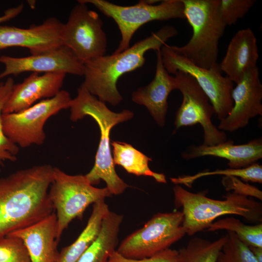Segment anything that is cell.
Here are the masks:
<instances>
[{
    "label": "cell",
    "mask_w": 262,
    "mask_h": 262,
    "mask_svg": "<svg viewBox=\"0 0 262 262\" xmlns=\"http://www.w3.org/2000/svg\"><path fill=\"white\" fill-rule=\"evenodd\" d=\"M53 169L49 164L35 165L0 178V238L54 212L49 195Z\"/></svg>",
    "instance_id": "1"
},
{
    "label": "cell",
    "mask_w": 262,
    "mask_h": 262,
    "mask_svg": "<svg viewBox=\"0 0 262 262\" xmlns=\"http://www.w3.org/2000/svg\"><path fill=\"white\" fill-rule=\"evenodd\" d=\"M178 34L174 26L166 25L121 52L105 55L83 63L84 81L80 86L101 101L118 105L123 99L116 85L119 78L141 67L148 50L160 49L169 39Z\"/></svg>",
    "instance_id": "2"
},
{
    "label": "cell",
    "mask_w": 262,
    "mask_h": 262,
    "mask_svg": "<svg viewBox=\"0 0 262 262\" xmlns=\"http://www.w3.org/2000/svg\"><path fill=\"white\" fill-rule=\"evenodd\" d=\"M70 119L77 121L85 116L92 117L98 124L100 132V141L95 156V164L85 175L92 185L104 180L111 195L122 194L129 187L117 174L110 147V133L111 129L118 123L131 119L133 113L129 110L115 113L110 110L105 103L99 100L85 89L80 87L77 96L72 99Z\"/></svg>",
    "instance_id": "3"
},
{
    "label": "cell",
    "mask_w": 262,
    "mask_h": 262,
    "mask_svg": "<svg viewBox=\"0 0 262 262\" xmlns=\"http://www.w3.org/2000/svg\"><path fill=\"white\" fill-rule=\"evenodd\" d=\"M173 190L175 207L182 208L183 226L189 236L207 229L224 215H239L251 222L262 221V203L246 196L229 192L224 200H216L207 197L205 192L192 193L180 185Z\"/></svg>",
    "instance_id": "4"
},
{
    "label": "cell",
    "mask_w": 262,
    "mask_h": 262,
    "mask_svg": "<svg viewBox=\"0 0 262 262\" xmlns=\"http://www.w3.org/2000/svg\"><path fill=\"white\" fill-rule=\"evenodd\" d=\"M182 0L193 34L185 45L172 48L201 68H218L219 42L226 27L219 13L220 0Z\"/></svg>",
    "instance_id": "5"
},
{
    "label": "cell",
    "mask_w": 262,
    "mask_h": 262,
    "mask_svg": "<svg viewBox=\"0 0 262 262\" xmlns=\"http://www.w3.org/2000/svg\"><path fill=\"white\" fill-rule=\"evenodd\" d=\"M90 4L103 14L112 18L121 34L118 47L113 53H118L129 49L132 37L144 24L153 21L185 19L184 6L182 0H139L133 5H120L105 0H80Z\"/></svg>",
    "instance_id": "6"
},
{
    "label": "cell",
    "mask_w": 262,
    "mask_h": 262,
    "mask_svg": "<svg viewBox=\"0 0 262 262\" xmlns=\"http://www.w3.org/2000/svg\"><path fill=\"white\" fill-rule=\"evenodd\" d=\"M49 195L56 211L57 240L75 218H81L91 204L111 196L106 187L92 185L85 175H71L54 167Z\"/></svg>",
    "instance_id": "7"
},
{
    "label": "cell",
    "mask_w": 262,
    "mask_h": 262,
    "mask_svg": "<svg viewBox=\"0 0 262 262\" xmlns=\"http://www.w3.org/2000/svg\"><path fill=\"white\" fill-rule=\"evenodd\" d=\"M181 211L159 213L144 226L126 237L116 251L122 256L139 260L169 248L186 234Z\"/></svg>",
    "instance_id": "8"
},
{
    "label": "cell",
    "mask_w": 262,
    "mask_h": 262,
    "mask_svg": "<svg viewBox=\"0 0 262 262\" xmlns=\"http://www.w3.org/2000/svg\"><path fill=\"white\" fill-rule=\"evenodd\" d=\"M71 100L69 92L61 90L54 97L42 99L23 110L2 114L3 131L18 147L41 145L46 139L44 127L47 120L61 110L69 108Z\"/></svg>",
    "instance_id": "9"
},
{
    "label": "cell",
    "mask_w": 262,
    "mask_h": 262,
    "mask_svg": "<svg viewBox=\"0 0 262 262\" xmlns=\"http://www.w3.org/2000/svg\"><path fill=\"white\" fill-rule=\"evenodd\" d=\"M103 25L98 14L79 0L71 10L67 21L63 24L62 45L83 63L105 55L107 38Z\"/></svg>",
    "instance_id": "10"
},
{
    "label": "cell",
    "mask_w": 262,
    "mask_h": 262,
    "mask_svg": "<svg viewBox=\"0 0 262 262\" xmlns=\"http://www.w3.org/2000/svg\"><path fill=\"white\" fill-rule=\"evenodd\" d=\"M163 65L169 74L178 71L192 76L208 97L215 114L220 121L230 113L233 106L231 92L233 82L222 75L219 68L204 69L190 62L164 44L160 49Z\"/></svg>",
    "instance_id": "11"
},
{
    "label": "cell",
    "mask_w": 262,
    "mask_h": 262,
    "mask_svg": "<svg viewBox=\"0 0 262 262\" xmlns=\"http://www.w3.org/2000/svg\"><path fill=\"white\" fill-rule=\"evenodd\" d=\"M177 89L182 96V103L175 116L176 129L199 124L204 131L205 146H214L227 141L225 131L213 123L211 118L215 114L210 100L195 79L181 71L175 74Z\"/></svg>",
    "instance_id": "12"
},
{
    "label": "cell",
    "mask_w": 262,
    "mask_h": 262,
    "mask_svg": "<svg viewBox=\"0 0 262 262\" xmlns=\"http://www.w3.org/2000/svg\"><path fill=\"white\" fill-rule=\"evenodd\" d=\"M0 63L4 66L0 79L21 73H63L83 76V63L73 52L63 45L56 49L28 56L15 57L0 56Z\"/></svg>",
    "instance_id": "13"
},
{
    "label": "cell",
    "mask_w": 262,
    "mask_h": 262,
    "mask_svg": "<svg viewBox=\"0 0 262 262\" xmlns=\"http://www.w3.org/2000/svg\"><path fill=\"white\" fill-rule=\"evenodd\" d=\"M236 84L231 92L233 106L229 115L220 120L217 127L220 131H234L262 115V84L258 67L246 72Z\"/></svg>",
    "instance_id": "14"
},
{
    "label": "cell",
    "mask_w": 262,
    "mask_h": 262,
    "mask_svg": "<svg viewBox=\"0 0 262 262\" xmlns=\"http://www.w3.org/2000/svg\"><path fill=\"white\" fill-rule=\"evenodd\" d=\"M63 24L57 18L50 17L28 28L0 24V50L19 47L28 49L31 54H37L56 49L63 45Z\"/></svg>",
    "instance_id": "15"
},
{
    "label": "cell",
    "mask_w": 262,
    "mask_h": 262,
    "mask_svg": "<svg viewBox=\"0 0 262 262\" xmlns=\"http://www.w3.org/2000/svg\"><path fill=\"white\" fill-rule=\"evenodd\" d=\"M66 75L63 73H32L22 82L14 84L2 114L18 112L39 99L54 97L61 90Z\"/></svg>",
    "instance_id": "16"
},
{
    "label": "cell",
    "mask_w": 262,
    "mask_h": 262,
    "mask_svg": "<svg viewBox=\"0 0 262 262\" xmlns=\"http://www.w3.org/2000/svg\"><path fill=\"white\" fill-rule=\"evenodd\" d=\"M156 52V66L154 77L147 85L139 87L131 94L132 100L145 106L157 124L163 127L168 109L167 98L169 94L177 89L174 76L165 69L160 49Z\"/></svg>",
    "instance_id": "17"
},
{
    "label": "cell",
    "mask_w": 262,
    "mask_h": 262,
    "mask_svg": "<svg viewBox=\"0 0 262 262\" xmlns=\"http://www.w3.org/2000/svg\"><path fill=\"white\" fill-rule=\"evenodd\" d=\"M7 235L19 238L23 241L31 262H58L57 217L54 212L33 225Z\"/></svg>",
    "instance_id": "18"
},
{
    "label": "cell",
    "mask_w": 262,
    "mask_h": 262,
    "mask_svg": "<svg viewBox=\"0 0 262 262\" xmlns=\"http://www.w3.org/2000/svg\"><path fill=\"white\" fill-rule=\"evenodd\" d=\"M259 56L254 32L249 28L243 29L231 39L223 59L218 64L219 68L231 82L236 83L246 72L257 66Z\"/></svg>",
    "instance_id": "19"
},
{
    "label": "cell",
    "mask_w": 262,
    "mask_h": 262,
    "mask_svg": "<svg viewBox=\"0 0 262 262\" xmlns=\"http://www.w3.org/2000/svg\"><path fill=\"white\" fill-rule=\"evenodd\" d=\"M205 156L226 159L231 168L246 167L262 158V139H255L242 145H234L232 140H229L214 146H191L182 154L186 160Z\"/></svg>",
    "instance_id": "20"
},
{
    "label": "cell",
    "mask_w": 262,
    "mask_h": 262,
    "mask_svg": "<svg viewBox=\"0 0 262 262\" xmlns=\"http://www.w3.org/2000/svg\"><path fill=\"white\" fill-rule=\"evenodd\" d=\"M123 219L122 215L110 211L103 219L97 238L77 262H108L116 250Z\"/></svg>",
    "instance_id": "21"
},
{
    "label": "cell",
    "mask_w": 262,
    "mask_h": 262,
    "mask_svg": "<svg viewBox=\"0 0 262 262\" xmlns=\"http://www.w3.org/2000/svg\"><path fill=\"white\" fill-rule=\"evenodd\" d=\"M109 211L105 199L94 203L92 213L85 227L73 243L63 248L59 252L58 262H77L97 238L103 219Z\"/></svg>",
    "instance_id": "22"
},
{
    "label": "cell",
    "mask_w": 262,
    "mask_h": 262,
    "mask_svg": "<svg viewBox=\"0 0 262 262\" xmlns=\"http://www.w3.org/2000/svg\"><path fill=\"white\" fill-rule=\"evenodd\" d=\"M113 162L115 165L122 166L128 173L137 176L153 178L157 182L166 183L165 176L152 171L148 166L152 159L138 150L131 145L121 142L112 141Z\"/></svg>",
    "instance_id": "23"
},
{
    "label": "cell",
    "mask_w": 262,
    "mask_h": 262,
    "mask_svg": "<svg viewBox=\"0 0 262 262\" xmlns=\"http://www.w3.org/2000/svg\"><path fill=\"white\" fill-rule=\"evenodd\" d=\"M227 238L226 234L213 242L200 237L191 239L178 250L180 262H216Z\"/></svg>",
    "instance_id": "24"
},
{
    "label": "cell",
    "mask_w": 262,
    "mask_h": 262,
    "mask_svg": "<svg viewBox=\"0 0 262 262\" xmlns=\"http://www.w3.org/2000/svg\"><path fill=\"white\" fill-rule=\"evenodd\" d=\"M225 229L234 232L248 246L262 247V224L248 225L233 217H226L213 222L209 231Z\"/></svg>",
    "instance_id": "25"
},
{
    "label": "cell",
    "mask_w": 262,
    "mask_h": 262,
    "mask_svg": "<svg viewBox=\"0 0 262 262\" xmlns=\"http://www.w3.org/2000/svg\"><path fill=\"white\" fill-rule=\"evenodd\" d=\"M212 175H223L234 176L241 178L245 181L262 183V166L254 163L246 167L234 169H216L214 171H204L194 175L182 176L177 178H171V182L175 185L183 184L191 187L194 182L200 178Z\"/></svg>",
    "instance_id": "26"
},
{
    "label": "cell",
    "mask_w": 262,
    "mask_h": 262,
    "mask_svg": "<svg viewBox=\"0 0 262 262\" xmlns=\"http://www.w3.org/2000/svg\"><path fill=\"white\" fill-rule=\"evenodd\" d=\"M14 81L9 77L0 87V171L5 161L14 162L17 159L19 147L5 134L1 122V115L4 105L11 92Z\"/></svg>",
    "instance_id": "27"
},
{
    "label": "cell",
    "mask_w": 262,
    "mask_h": 262,
    "mask_svg": "<svg viewBox=\"0 0 262 262\" xmlns=\"http://www.w3.org/2000/svg\"><path fill=\"white\" fill-rule=\"evenodd\" d=\"M227 240L216 262H258L249 247L233 232L227 231Z\"/></svg>",
    "instance_id": "28"
},
{
    "label": "cell",
    "mask_w": 262,
    "mask_h": 262,
    "mask_svg": "<svg viewBox=\"0 0 262 262\" xmlns=\"http://www.w3.org/2000/svg\"><path fill=\"white\" fill-rule=\"evenodd\" d=\"M0 262H31L28 249L19 238H0Z\"/></svg>",
    "instance_id": "29"
},
{
    "label": "cell",
    "mask_w": 262,
    "mask_h": 262,
    "mask_svg": "<svg viewBox=\"0 0 262 262\" xmlns=\"http://www.w3.org/2000/svg\"><path fill=\"white\" fill-rule=\"evenodd\" d=\"M256 2L255 0H220L219 10L226 26L235 24Z\"/></svg>",
    "instance_id": "30"
},
{
    "label": "cell",
    "mask_w": 262,
    "mask_h": 262,
    "mask_svg": "<svg viewBox=\"0 0 262 262\" xmlns=\"http://www.w3.org/2000/svg\"><path fill=\"white\" fill-rule=\"evenodd\" d=\"M108 262H180L178 250L168 248L146 258L135 260L126 258L115 250L110 257Z\"/></svg>",
    "instance_id": "31"
},
{
    "label": "cell",
    "mask_w": 262,
    "mask_h": 262,
    "mask_svg": "<svg viewBox=\"0 0 262 262\" xmlns=\"http://www.w3.org/2000/svg\"><path fill=\"white\" fill-rule=\"evenodd\" d=\"M222 184L225 190L244 196L254 197L262 200V192L256 187L243 182L238 178L234 176H224Z\"/></svg>",
    "instance_id": "32"
},
{
    "label": "cell",
    "mask_w": 262,
    "mask_h": 262,
    "mask_svg": "<svg viewBox=\"0 0 262 262\" xmlns=\"http://www.w3.org/2000/svg\"><path fill=\"white\" fill-rule=\"evenodd\" d=\"M24 6L23 3L16 6L14 7L10 8L4 11L3 15L0 16V24L2 23L9 21L20 14L23 10Z\"/></svg>",
    "instance_id": "33"
},
{
    "label": "cell",
    "mask_w": 262,
    "mask_h": 262,
    "mask_svg": "<svg viewBox=\"0 0 262 262\" xmlns=\"http://www.w3.org/2000/svg\"><path fill=\"white\" fill-rule=\"evenodd\" d=\"M248 247L258 262H262V247Z\"/></svg>",
    "instance_id": "34"
},
{
    "label": "cell",
    "mask_w": 262,
    "mask_h": 262,
    "mask_svg": "<svg viewBox=\"0 0 262 262\" xmlns=\"http://www.w3.org/2000/svg\"><path fill=\"white\" fill-rule=\"evenodd\" d=\"M2 83H3V82H0V86H1Z\"/></svg>",
    "instance_id": "35"
}]
</instances>
